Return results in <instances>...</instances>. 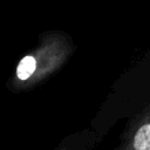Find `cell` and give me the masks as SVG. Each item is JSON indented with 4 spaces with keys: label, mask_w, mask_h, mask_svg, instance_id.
<instances>
[{
    "label": "cell",
    "mask_w": 150,
    "mask_h": 150,
    "mask_svg": "<svg viewBox=\"0 0 150 150\" xmlns=\"http://www.w3.org/2000/svg\"><path fill=\"white\" fill-rule=\"evenodd\" d=\"M135 150H150V123L142 125L134 141Z\"/></svg>",
    "instance_id": "1"
},
{
    "label": "cell",
    "mask_w": 150,
    "mask_h": 150,
    "mask_svg": "<svg viewBox=\"0 0 150 150\" xmlns=\"http://www.w3.org/2000/svg\"><path fill=\"white\" fill-rule=\"evenodd\" d=\"M35 66H36V61H35V59L33 56H29V55L25 56L20 61V63L18 66V69H16L18 77L20 80L28 79L33 74V71L35 70Z\"/></svg>",
    "instance_id": "2"
}]
</instances>
